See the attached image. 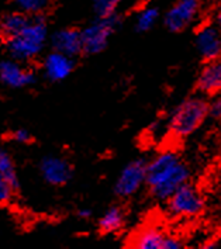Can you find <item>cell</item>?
<instances>
[{"label":"cell","instance_id":"obj_1","mask_svg":"<svg viewBox=\"0 0 221 249\" xmlns=\"http://www.w3.org/2000/svg\"><path fill=\"white\" fill-rule=\"evenodd\" d=\"M190 179V169L173 151H165L147 163L145 184L152 197L166 201Z\"/></svg>","mask_w":221,"mask_h":249},{"label":"cell","instance_id":"obj_2","mask_svg":"<svg viewBox=\"0 0 221 249\" xmlns=\"http://www.w3.org/2000/svg\"><path fill=\"white\" fill-rule=\"evenodd\" d=\"M208 102L203 96H192L178 106L169 120L170 132L178 138H186L196 132L206 121Z\"/></svg>","mask_w":221,"mask_h":249},{"label":"cell","instance_id":"obj_3","mask_svg":"<svg viewBox=\"0 0 221 249\" xmlns=\"http://www.w3.org/2000/svg\"><path fill=\"white\" fill-rule=\"evenodd\" d=\"M48 38V28L42 18L28 20L27 26L9 38V51L16 61H28L37 56Z\"/></svg>","mask_w":221,"mask_h":249},{"label":"cell","instance_id":"obj_4","mask_svg":"<svg viewBox=\"0 0 221 249\" xmlns=\"http://www.w3.org/2000/svg\"><path fill=\"white\" fill-rule=\"evenodd\" d=\"M166 201L168 211L179 218H195L204 210V197L189 182L182 184Z\"/></svg>","mask_w":221,"mask_h":249},{"label":"cell","instance_id":"obj_5","mask_svg":"<svg viewBox=\"0 0 221 249\" xmlns=\"http://www.w3.org/2000/svg\"><path fill=\"white\" fill-rule=\"evenodd\" d=\"M118 17L116 14L107 16V17H99L96 23L86 27L83 31H80V39H82V51L86 53H99L107 47L109 37L113 34V31L117 28Z\"/></svg>","mask_w":221,"mask_h":249},{"label":"cell","instance_id":"obj_6","mask_svg":"<svg viewBox=\"0 0 221 249\" xmlns=\"http://www.w3.org/2000/svg\"><path fill=\"white\" fill-rule=\"evenodd\" d=\"M202 0H176L165 14L164 23L170 33H181L190 26L199 16Z\"/></svg>","mask_w":221,"mask_h":249},{"label":"cell","instance_id":"obj_7","mask_svg":"<svg viewBox=\"0 0 221 249\" xmlns=\"http://www.w3.org/2000/svg\"><path fill=\"white\" fill-rule=\"evenodd\" d=\"M147 162L143 159H135L121 171L117 182L114 184V192L118 197H131L135 195L145 183Z\"/></svg>","mask_w":221,"mask_h":249},{"label":"cell","instance_id":"obj_8","mask_svg":"<svg viewBox=\"0 0 221 249\" xmlns=\"http://www.w3.org/2000/svg\"><path fill=\"white\" fill-rule=\"evenodd\" d=\"M195 45L200 58L207 62L221 56V28L217 24H204L196 33Z\"/></svg>","mask_w":221,"mask_h":249},{"label":"cell","instance_id":"obj_9","mask_svg":"<svg viewBox=\"0 0 221 249\" xmlns=\"http://www.w3.org/2000/svg\"><path fill=\"white\" fill-rule=\"evenodd\" d=\"M39 171L47 183L62 186L72 178V168L69 162L59 157H45L39 163Z\"/></svg>","mask_w":221,"mask_h":249},{"label":"cell","instance_id":"obj_10","mask_svg":"<svg viewBox=\"0 0 221 249\" xmlns=\"http://www.w3.org/2000/svg\"><path fill=\"white\" fill-rule=\"evenodd\" d=\"M197 90L204 96H214L221 93V56L204 62L197 80Z\"/></svg>","mask_w":221,"mask_h":249},{"label":"cell","instance_id":"obj_11","mask_svg":"<svg viewBox=\"0 0 221 249\" xmlns=\"http://www.w3.org/2000/svg\"><path fill=\"white\" fill-rule=\"evenodd\" d=\"M0 80L10 88H24L34 83L36 75L17 61H3L0 62Z\"/></svg>","mask_w":221,"mask_h":249},{"label":"cell","instance_id":"obj_12","mask_svg":"<svg viewBox=\"0 0 221 249\" xmlns=\"http://www.w3.org/2000/svg\"><path fill=\"white\" fill-rule=\"evenodd\" d=\"M74 69V59L65 53L54 51L44 61V72L52 82L66 79Z\"/></svg>","mask_w":221,"mask_h":249},{"label":"cell","instance_id":"obj_13","mask_svg":"<svg viewBox=\"0 0 221 249\" xmlns=\"http://www.w3.org/2000/svg\"><path fill=\"white\" fill-rule=\"evenodd\" d=\"M51 41L55 51L65 53L71 58L82 53V39H80V31L74 28L59 30L52 36Z\"/></svg>","mask_w":221,"mask_h":249},{"label":"cell","instance_id":"obj_14","mask_svg":"<svg viewBox=\"0 0 221 249\" xmlns=\"http://www.w3.org/2000/svg\"><path fill=\"white\" fill-rule=\"evenodd\" d=\"M165 234L155 227L145 228L132 241V247L140 249H162Z\"/></svg>","mask_w":221,"mask_h":249},{"label":"cell","instance_id":"obj_15","mask_svg":"<svg viewBox=\"0 0 221 249\" xmlns=\"http://www.w3.org/2000/svg\"><path fill=\"white\" fill-rule=\"evenodd\" d=\"M28 17L26 13H10L3 17V20L0 21V31L1 34H4L6 37L12 38L14 36H17L28 23Z\"/></svg>","mask_w":221,"mask_h":249},{"label":"cell","instance_id":"obj_16","mask_svg":"<svg viewBox=\"0 0 221 249\" xmlns=\"http://www.w3.org/2000/svg\"><path fill=\"white\" fill-rule=\"evenodd\" d=\"M124 224V211L120 207H110L99 221V230L104 234L118 231Z\"/></svg>","mask_w":221,"mask_h":249},{"label":"cell","instance_id":"obj_17","mask_svg":"<svg viewBox=\"0 0 221 249\" xmlns=\"http://www.w3.org/2000/svg\"><path fill=\"white\" fill-rule=\"evenodd\" d=\"M0 176L12 184L14 189H17L18 179H17V173H16L13 159L3 149H0Z\"/></svg>","mask_w":221,"mask_h":249},{"label":"cell","instance_id":"obj_18","mask_svg":"<svg viewBox=\"0 0 221 249\" xmlns=\"http://www.w3.org/2000/svg\"><path fill=\"white\" fill-rule=\"evenodd\" d=\"M158 18H159V12L155 7H147V9L141 10L135 20L137 31H140V33L149 31L156 24Z\"/></svg>","mask_w":221,"mask_h":249},{"label":"cell","instance_id":"obj_19","mask_svg":"<svg viewBox=\"0 0 221 249\" xmlns=\"http://www.w3.org/2000/svg\"><path fill=\"white\" fill-rule=\"evenodd\" d=\"M121 0H94L93 9L99 17H107L116 14V9Z\"/></svg>","mask_w":221,"mask_h":249},{"label":"cell","instance_id":"obj_20","mask_svg":"<svg viewBox=\"0 0 221 249\" xmlns=\"http://www.w3.org/2000/svg\"><path fill=\"white\" fill-rule=\"evenodd\" d=\"M47 1L48 0H14V3L23 13L31 14L41 12L47 6Z\"/></svg>","mask_w":221,"mask_h":249},{"label":"cell","instance_id":"obj_21","mask_svg":"<svg viewBox=\"0 0 221 249\" xmlns=\"http://www.w3.org/2000/svg\"><path fill=\"white\" fill-rule=\"evenodd\" d=\"M207 116L213 120L221 121V94H214L213 100L208 102V110Z\"/></svg>","mask_w":221,"mask_h":249},{"label":"cell","instance_id":"obj_22","mask_svg":"<svg viewBox=\"0 0 221 249\" xmlns=\"http://www.w3.org/2000/svg\"><path fill=\"white\" fill-rule=\"evenodd\" d=\"M13 190V186L0 176V203H7L12 198Z\"/></svg>","mask_w":221,"mask_h":249},{"label":"cell","instance_id":"obj_23","mask_svg":"<svg viewBox=\"0 0 221 249\" xmlns=\"http://www.w3.org/2000/svg\"><path fill=\"white\" fill-rule=\"evenodd\" d=\"M183 247H184V245H183V242L179 238L172 235H165L162 249H181L183 248Z\"/></svg>","mask_w":221,"mask_h":249},{"label":"cell","instance_id":"obj_24","mask_svg":"<svg viewBox=\"0 0 221 249\" xmlns=\"http://www.w3.org/2000/svg\"><path fill=\"white\" fill-rule=\"evenodd\" d=\"M13 140L17 141V142H21V144H26V142H30L31 141V135L27 130H17V131L13 132Z\"/></svg>","mask_w":221,"mask_h":249},{"label":"cell","instance_id":"obj_25","mask_svg":"<svg viewBox=\"0 0 221 249\" xmlns=\"http://www.w3.org/2000/svg\"><path fill=\"white\" fill-rule=\"evenodd\" d=\"M78 214H79V217H80V218H88V217L91 215V211H89V210H80Z\"/></svg>","mask_w":221,"mask_h":249},{"label":"cell","instance_id":"obj_26","mask_svg":"<svg viewBox=\"0 0 221 249\" xmlns=\"http://www.w3.org/2000/svg\"><path fill=\"white\" fill-rule=\"evenodd\" d=\"M216 24L221 28V6L220 9L217 10V14H216Z\"/></svg>","mask_w":221,"mask_h":249}]
</instances>
